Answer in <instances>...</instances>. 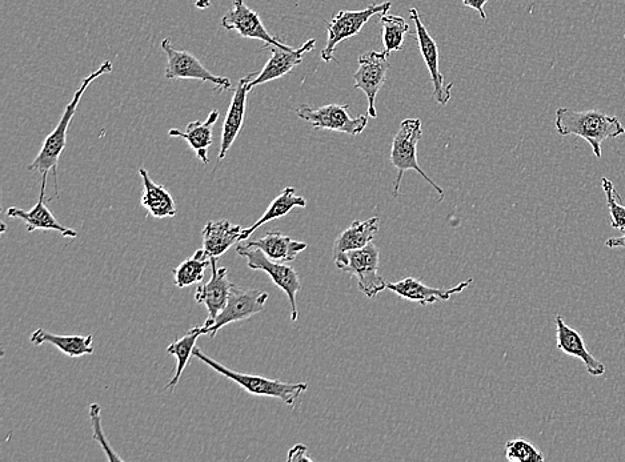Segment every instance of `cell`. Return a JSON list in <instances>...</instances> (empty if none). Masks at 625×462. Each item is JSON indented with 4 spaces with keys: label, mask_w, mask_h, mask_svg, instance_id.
Instances as JSON below:
<instances>
[{
    "label": "cell",
    "mask_w": 625,
    "mask_h": 462,
    "mask_svg": "<svg viewBox=\"0 0 625 462\" xmlns=\"http://www.w3.org/2000/svg\"><path fill=\"white\" fill-rule=\"evenodd\" d=\"M316 39L307 40L303 46L299 48L278 47L272 44H264V48L271 52V58L263 67V70L251 80L248 88L254 90L255 87L262 86L264 83L272 82V80L283 78L290 74L292 70L303 62V56L308 52L314 51Z\"/></svg>",
    "instance_id": "obj_13"
},
{
    "label": "cell",
    "mask_w": 625,
    "mask_h": 462,
    "mask_svg": "<svg viewBox=\"0 0 625 462\" xmlns=\"http://www.w3.org/2000/svg\"><path fill=\"white\" fill-rule=\"evenodd\" d=\"M348 110H350V104H327L318 110H314L308 104H302L296 108V115L304 122L312 124L316 131L330 130L358 136L366 130L368 116L359 115L358 118H351Z\"/></svg>",
    "instance_id": "obj_8"
},
{
    "label": "cell",
    "mask_w": 625,
    "mask_h": 462,
    "mask_svg": "<svg viewBox=\"0 0 625 462\" xmlns=\"http://www.w3.org/2000/svg\"><path fill=\"white\" fill-rule=\"evenodd\" d=\"M472 281L474 280L468 279L454 288L442 289L427 287L422 281L416 280L414 277H406V279L396 281V283H387V289L402 299L415 301L420 305H430L438 303L440 300H450L452 296L458 295L470 287Z\"/></svg>",
    "instance_id": "obj_19"
},
{
    "label": "cell",
    "mask_w": 625,
    "mask_h": 462,
    "mask_svg": "<svg viewBox=\"0 0 625 462\" xmlns=\"http://www.w3.org/2000/svg\"><path fill=\"white\" fill-rule=\"evenodd\" d=\"M379 227L380 220L376 218V216L366 220V222H358V220H356L347 230H344L336 237L334 256L342 252L354 251V249H360L371 244L375 236L378 235Z\"/></svg>",
    "instance_id": "obj_25"
},
{
    "label": "cell",
    "mask_w": 625,
    "mask_h": 462,
    "mask_svg": "<svg viewBox=\"0 0 625 462\" xmlns=\"http://www.w3.org/2000/svg\"><path fill=\"white\" fill-rule=\"evenodd\" d=\"M506 459L511 462H543V453L524 439L510 440L506 444Z\"/></svg>",
    "instance_id": "obj_30"
},
{
    "label": "cell",
    "mask_w": 625,
    "mask_h": 462,
    "mask_svg": "<svg viewBox=\"0 0 625 462\" xmlns=\"http://www.w3.org/2000/svg\"><path fill=\"white\" fill-rule=\"evenodd\" d=\"M306 208L307 200L303 199L302 196L296 195V190L294 187L284 188L282 194L276 196L270 207L267 208V211L264 212L262 216H260L258 222L252 224L251 227L246 228L243 233L242 241H246L250 239L252 233H254L258 228L264 226L266 223L272 222V220L283 218L290 214L294 208Z\"/></svg>",
    "instance_id": "obj_26"
},
{
    "label": "cell",
    "mask_w": 625,
    "mask_h": 462,
    "mask_svg": "<svg viewBox=\"0 0 625 462\" xmlns=\"http://www.w3.org/2000/svg\"><path fill=\"white\" fill-rule=\"evenodd\" d=\"M386 52L370 51L359 56V68L354 74L355 88L364 92L368 100V116L378 118L376 96L382 90L390 70Z\"/></svg>",
    "instance_id": "obj_10"
},
{
    "label": "cell",
    "mask_w": 625,
    "mask_h": 462,
    "mask_svg": "<svg viewBox=\"0 0 625 462\" xmlns=\"http://www.w3.org/2000/svg\"><path fill=\"white\" fill-rule=\"evenodd\" d=\"M162 48L167 55L166 79L202 80L215 84L219 91H228L232 87L230 79L212 74L190 52L175 50L170 39H163Z\"/></svg>",
    "instance_id": "obj_11"
},
{
    "label": "cell",
    "mask_w": 625,
    "mask_h": 462,
    "mask_svg": "<svg viewBox=\"0 0 625 462\" xmlns=\"http://www.w3.org/2000/svg\"><path fill=\"white\" fill-rule=\"evenodd\" d=\"M555 323L556 340H558V345H556V347H558L559 351L582 361V363L586 365L587 372L590 373L592 377H602L606 375V365L596 359V357L588 351L582 333L571 328L570 325L564 321L562 315H556Z\"/></svg>",
    "instance_id": "obj_17"
},
{
    "label": "cell",
    "mask_w": 625,
    "mask_h": 462,
    "mask_svg": "<svg viewBox=\"0 0 625 462\" xmlns=\"http://www.w3.org/2000/svg\"><path fill=\"white\" fill-rule=\"evenodd\" d=\"M236 252L247 260L248 268L266 272L271 277L272 283L286 293L291 304V320H298L299 311L296 295L302 289V281H300L298 272L286 263L272 261L270 257L264 255L262 249L250 247L247 243L239 244L236 247Z\"/></svg>",
    "instance_id": "obj_6"
},
{
    "label": "cell",
    "mask_w": 625,
    "mask_h": 462,
    "mask_svg": "<svg viewBox=\"0 0 625 462\" xmlns=\"http://www.w3.org/2000/svg\"><path fill=\"white\" fill-rule=\"evenodd\" d=\"M246 228L239 224H232L228 220L220 222H208L203 228V249L210 259H218L234 247L238 241H242Z\"/></svg>",
    "instance_id": "obj_20"
},
{
    "label": "cell",
    "mask_w": 625,
    "mask_h": 462,
    "mask_svg": "<svg viewBox=\"0 0 625 462\" xmlns=\"http://www.w3.org/2000/svg\"><path fill=\"white\" fill-rule=\"evenodd\" d=\"M42 187H40L39 200L36 206L30 211L19 210V208L11 207L7 210V216L11 219H19L26 224L27 232L40 231H56L64 237H76L78 232L72 231L71 228L64 227L60 224L55 216L48 210L46 203L48 200L46 195L47 175L42 176Z\"/></svg>",
    "instance_id": "obj_18"
},
{
    "label": "cell",
    "mask_w": 625,
    "mask_h": 462,
    "mask_svg": "<svg viewBox=\"0 0 625 462\" xmlns=\"http://www.w3.org/2000/svg\"><path fill=\"white\" fill-rule=\"evenodd\" d=\"M90 417L92 429H94V440L98 441V443L102 445V448L108 455V459L111 461H122L119 456L115 455L114 451L110 448V445H108L106 437H104L102 421H100V407L98 404H91Z\"/></svg>",
    "instance_id": "obj_32"
},
{
    "label": "cell",
    "mask_w": 625,
    "mask_h": 462,
    "mask_svg": "<svg viewBox=\"0 0 625 462\" xmlns=\"http://www.w3.org/2000/svg\"><path fill=\"white\" fill-rule=\"evenodd\" d=\"M410 16L416 27V40H418L420 55H422L427 70L430 72L435 102L440 106H446L451 100V88L454 87V83H444V76L439 67L438 43L435 42L427 27L424 26L419 11L415 7L410 8Z\"/></svg>",
    "instance_id": "obj_12"
},
{
    "label": "cell",
    "mask_w": 625,
    "mask_h": 462,
    "mask_svg": "<svg viewBox=\"0 0 625 462\" xmlns=\"http://www.w3.org/2000/svg\"><path fill=\"white\" fill-rule=\"evenodd\" d=\"M255 76V72H251L244 78H240L234 95H232L230 107H228L226 119H224L223 123L218 164L222 163L224 158H226L227 152L231 150L232 144L235 143L240 131H242L244 116H246L247 95L250 92L248 84Z\"/></svg>",
    "instance_id": "obj_16"
},
{
    "label": "cell",
    "mask_w": 625,
    "mask_h": 462,
    "mask_svg": "<svg viewBox=\"0 0 625 462\" xmlns=\"http://www.w3.org/2000/svg\"><path fill=\"white\" fill-rule=\"evenodd\" d=\"M222 26L228 31L238 32L243 38L258 39L264 44L287 47L267 31L258 12L251 10L244 0H232V8L223 16Z\"/></svg>",
    "instance_id": "obj_15"
},
{
    "label": "cell",
    "mask_w": 625,
    "mask_h": 462,
    "mask_svg": "<svg viewBox=\"0 0 625 462\" xmlns=\"http://www.w3.org/2000/svg\"><path fill=\"white\" fill-rule=\"evenodd\" d=\"M379 249L374 244L334 256L335 265L358 280V287L368 299L387 289L386 279L379 275Z\"/></svg>",
    "instance_id": "obj_5"
},
{
    "label": "cell",
    "mask_w": 625,
    "mask_h": 462,
    "mask_svg": "<svg viewBox=\"0 0 625 462\" xmlns=\"http://www.w3.org/2000/svg\"><path fill=\"white\" fill-rule=\"evenodd\" d=\"M287 461L288 462H296V461L314 462V460H312L311 457L308 456V449L306 445H303V444L295 445L294 448L290 449V452H288Z\"/></svg>",
    "instance_id": "obj_33"
},
{
    "label": "cell",
    "mask_w": 625,
    "mask_h": 462,
    "mask_svg": "<svg viewBox=\"0 0 625 462\" xmlns=\"http://www.w3.org/2000/svg\"><path fill=\"white\" fill-rule=\"evenodd\" d=\"M602 187L606 194L608 210H610L611 227L614 230L625 231V206L622 198L610 179L603 178Z\"/></svg>",
    "instance_id": "obj_31"
},
{
    "label": "cell",
    "mask_w": 625,
    "mask_h": 462,
    "mask_svg": "<svg viewBox=\"0 0 625 462\" xmlns=\"http://www.w3.org/2000/svg\"><path fill=\"white\" fill-rule=\"evenodd\" d=\"M111 71L112 63L110 60H107V62H104L98 70L92 72L91 75H88L87 78L83 79L82 84H80L78 90L75 91L74 98H72L71 102L67 104L66 110H64L62 118H60L58 126L54 128V131H52L46 139H44L38 156H36L34 162L28 166V171L39 172L42 176H48V172H52V174H54L56 196H59V159L60 155H62V152L64 151V148H66L68 128H70L72 118H74L75 112L78 110L80 100H82L84 92H86L87 88L90 87V84L94 82V80L100 78V76L108 74V72Z\"/></svg>",
    "instance_id": "obj_2"
},
{
    "label": "cell",
    "mask_w": 625,
    "mask_h": 462,
    "mask_svg": "<svg viewBox=\"0 0 625 462\" xmlns=\"http://www.w3.org/2000/svg\"><path fill=\"white\" fill-rule=\"evenodd\" d=\"M203 335H206L204 325H198V327L190 329V331L184 333L180 339L168 345L167 353L168 355L174 356L175 359L178 360V365H176L174 377H172L170 383L164 387L166 391H170V389L171 392L174 391L176 385L179 384L180 377H182L184 369L187 367L188 360H190V357L194 355L196 341H198L199 337Z\"/></svg>",
    "instance_id": "obj_27"
},
{
    "label": "cell",
    "mask_w": 625,
    "mask_h": 462,
    "mask_svg": "<svg viewBox=\"0 0 625 462\" xmlns=\"http://www.w3.org/2000/svg\"><path fill=\"white\" fill-rule=\"evenodd\" d=\"M555 127L559 135H576L586 140L598 159L602 158V144L606 140L625 134V127L619 118L600 110L574 111L566 107L558 108Z\"/></svg>",
    "instance_id": "obj_1"
},
{
    "label": "cell",
    "mask_w": 625,
    "mask_h": 462,
    "mask_svg": "<svg viewBox=\"0 0 625 462\" xmlns=\"http://www.w3.org/2000/svg\"><path fill=\"white\" fill-rule=\"evenodd\" d=\"M624 39H625V34H624Z\"/></svg>",
    "instance_id": "obj_37"
},
{
    "label": "cell",
    "mask_w": 625,
    "mask_h": 462,
    "mask_svg": "<svg viewBox=\"0 0 625 462\" xmlns=\"http://www.w3.org/2000/svg\"><path fill=\"white\" fill-rule=\"evenodd\" d=\"M422 136V120L406 119L400 123L399 131L396 132L391 147V163L398 170V178H396L394 184V196L398 198L403 176L407 171L412 170L418 172L427 183H430V186L440 195L439 202H443V188L439 187L419 166L418 152L416 150H418V144Z\"/></svg>",
    "instance_id": "obj_3"
},
{
    "label": "cell",
    "mask_w": 625,
    "mask_h": 462,
    "mask_svg": "<svg viewBox=\"0 0 625 462\" xmlns=\"http://www.w3.org/2000/svg\"><path fill=\"white\" fill-rule=\"evenodd\" d=\"M207 267H211V259L203 248L198 249L194 255L172 269L174 284L178 288H186L192 284L202 283Z\"/></svg>",
    "instance_id": "obj_28"
},
{
    "label": "cell",
    "mask_w": 625,
    "mask_h": 462,
    "mask_svg": "<svg viewBox=\"0 0 625 462\" xmlns=\"http://www.w3.org/2000/svg\"><path fill=\"white\" fill-rule=\"evenodd\" d=\"M391 6V2L371 4L366 10H343L332 16L331 22L327 23L328 36L326 47L322 50L323 62L330 63L332 60H335V50L340 42L354 38L363 30V27L366 26L372 16L382 15L384 12L390 11Z\"/></svg>",
    "instance_id": "obj_7"
},
{
    "label": "cell",
    "mask_w": 625,
    "mask_h": 462,
    "mask_svg": "<svg viewBox=\"0 0 625 462\" xmlns=\"http://www.w3.org/2000/svg\"><path fill=\"white\" fill-rule=\"evenodd\" d=\"M195 6L199 10H206V8L211 6V0H195Z\"/></svg>",
    "instance_id": "obj_36"
},
{
    "label": "cell",
    "mask_w": 625,
    "mask_h": 462,
    "mask_svg": "<svg viewBox=\"0 0 625 462\" xmlns=\"http://www.w3.org/2000/svg\"><path fill=\"white\" fill-rule=\"evenodd\" d=\"M604 245L611 249L625 248V233L620 237H611V239H608Z\"/></svg>",
    "instance_id": "obj_35"
},
{
    "label": "cell",
    "mask_w": 625,
    "mask_h": 462,
    "mask_svg": "<svg viewBox=\"0 0 625 462\" xmlns=\"http://www.w3.org/2000/svg\"><path fill=\"white\" fill-rule=\"evenodd\" d=\"M139 174L143 180V195L140 203L147 211V216L155 219L174 218L178 211H176L175 200L170 192L160 184H156L144 168H140Z\"/></svg>",
    "instance_id": "obj_21"
},
{
    "label": "cell",
    "mask_w": 625,
    "mask_h": 462,
    "mask_svg": "<svg viewBox=\"0 0 625 462\" xmlns=\"http://www.w3.org/2000/svg\"><path fill=\"white\" fill-rule=\"evenodd\" d=\"M380 23L383 26L384 52L390 56L392 52L402 51L404 38L410 32V26H408L406 19L399 15L384 12L380 15Z\"/></svg>",
    "instance_id": "obj_29"
},
{
    "label": "cell",
    "mask_w": 625,
    "mask_h": 462,
    "mask_svg": "<svg viewBox=\"0 0 625 462\" xmlns=\"http://www.w3.org/2000/svg\"><path fill=\"white\" fill-rule=\"evenodd\" d=\"M30 341L35 347H40L43 344L54 345L68 357H82L94 353V347H92L94 336L92 335L60 336L47 332L46 329L39 328L31 333Z\"/></svg>",
    "instance_id": "obj_24"
},
{
    "label": "cell",
    "mask_w": 625,
    "mask_h": 462,
    "mask_svg": "<svg viewBox=\"0 0 625 462\" xmlns=\"http://www.w3.org/2000/svg\"><path fill=\"white\" fill-rule=\"evenodd\" d=\"M268 297L270 296L267 292L259 291V289H246L234 285L226 307L216 317L214 324L206 329V335H210L214 339L216 333L226 325L248 320L256 313L262 312L266 307Z\"/></svg>",
    "instance_id": "obj_9"
},
{
    "label": "cell",
    "mask_w": 625,
    "mask_h": 462,
    "mask_svg": "<svg viewBox=\"0 0 625 462\" xmlns=\"http://www.w3.org/2000/svg\"><path fill=\"white\" fill-rule=\"evenodd\" d=\"M462 3L463 6L478 11L480 18H482L483 20L487 19L486 10H484V7H486L488 0H462Z\"/></svg>",
    "instance_id": "obj_34"
},
{
    "label": "cell",
    "mask_w": 625,
    "mask_h": 462,
    "mask_svg": "<svg viewBox=\"0 0 625 462\" xmlns=\"http://www.w3.org/2000/svg\"><path fill=\"white\" fill-rule=\"evenodd\" d=\"M219 116L220 112L218 110L211 111L206 122L196 120V122L188 124L184 132L172 128V130L168 131V135L172 136V138L186 140L191 150L195 151L200 162L208 164V162H210V159H208V148H210L212 142H214V138H212V127L218 122Z\"/></svg>",
    "instance_id": "obj_23"
},
{
    "label": "cell",
    "mask_w": 625,
    "mask_h": 462,
    "mask_svg": "<svg viewBox=\"0 0 625 462\" xmlns=\"http://www.w3.org/2000/svg\"><path fill=\"white\" fill-rule=\"evenodd\" d=\"M247 244L262 249L264 255L278 263H291L308 247L307 243L292 240L282 232H267L258 240L248 241Z\"/></svg>",
    "instance_id": "obj_22"
},
{
    "label": "cell",
    "mask_w": 625,
    "mask_h": 462,
    "mask_svg": "<svg viewBox=\"0 0 625 462\" xmlns=\"http://www.w3.org/2000/svg\"><path fill=\"white\" fill-rule=\"evenodd\" d=\"M196 359L203 361L208 367L226 377V379L234 381L240 385L244 391L254 396L274 397V399L282 400L284 404L294 407L296 400L302 393L307 391L308 385L304 383L292 384L283 383L280 380H271L263 376L244 375V373L234 372L231 369L219 364L218 361L211 359L206 353L200 351L199 348L194 349Z\"/></svg>",
    "instance_id": "obj_4"
},
{
    "label": "cell",
    "mask_w": 625,
    "mask_h": 462,
    "mask_svg": "<svg viewBox=\"0 0 625 462\" xmlns=\"http://www.w3.org/2000/svg\"><path fill=\"white\" fill-rule=\"evenodd\" d=\"M211 279L207 283H200L195 292V301L207 308L208 317L204 323V331L210 328L222 309L226 307L228 297L234 284L228 280V269L218 268L216 259H211Z\"/></svg>",
    "instance_id": "obj_14"
}]
</instances>
